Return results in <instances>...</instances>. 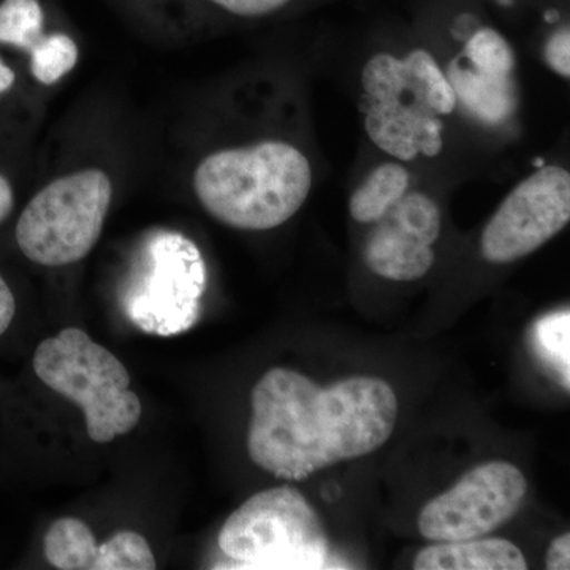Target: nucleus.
I'll use <instances>...</instances> for the list:
<instances>
[{
    "label": "nucleus",
    "instance_id": "obj_1",
    "mask_svg": "<svg viewBox=\"0 0 570 570\" xmlns=\"http://www.w3.org/2000/svg\"><path fill=\"white\" fill-rule=\"evenodd\" d=\"M250 403L247 453L285 480H305L376 452L397 420L395 392L377 377H348L322 389L302 373L275 367L257 382Z\"/></svg>",
    "mask_w": 570,
    "mask_h": 570
},
{
    "label": "nucleus",
    "instance_id": "obj_2",
    "mask_svg": "<svg viewBox=\"0 0 570 570\" xmlns=\"http://www.w3.org/2000/svg\"><path fill=\"white\" fill-rule=\"evenodd\" d=\"M311 181V165L298 149L283 141H265L205 157L195 170L194 190L219 223L264 232L298 213Z\"/></svg>",
    "mask_w": 570,
    "mask_h": 570
},
{
    "label": "nucleus",
    "instance_id": "obj_3",
    "mask_svg": "<svg viewBox=\"0 0 570 570\" xmlns=\"http://www.w3.org/2000/svg\"><path fill=\"white\" fill-rule=\"evenodd\" d=\"M362 85L370 100L366 132L377 148L401 160L441 153V116L455 110L456 97L430 52L374 56Z\"/></svg>",
    "mask_w": 570,
    "mask_h": 570
},
{
    "label": "nucleus",
    "instance_id": "obj_4",
    "mask_svg": "<svg viewBox=\"0 0 570 570\" xmlns=\"http://www.w3.org/2000/svg\"><path fill=\"white\" fill-rule=\"evenodd\" d=\"M37 377L85 412L97 444L130 433L141 419V401L130 390L127 367L80 328L41 341L32 360Z\"/></svg>",
    "mask_w": 570,
    "mask_h": 570
},
{
    "label": "nucleus",
    "instance_id": "obj_5",
    "mask_svg": "<svg viewBox=\"0 0 570 570\" xmlns=\"http://www.w3.org/2000/svg\"><path fill=\"white\" fill-rule=\"evenodd\" d=\"M219 549L246 569H325L330 557L316 510L288 485L239 505L219 532Z\"/></svg>",
    "mask_w": 570,
    "mask_h": 570
},
{
    "label": "nucleus",
    "instance_id": "obj_6",
    "mask_svg": "<svg viewBox=\"0 0 570 570\" xmlns=\"http://www.w3.org/2000/svg\"><path fill=\"white\" fill-rule=\"evenodd\" d=\"M112 198V184L99 168L55 179L22 209L14 239L32 264H77L96 247Z\"/></svg>",
    "mask_w": 570,
    "mask_h": 570
},
{
    "label": "nucleus",
    "instance_id": "obj_7",
    "mask_svg": "<svg viewBox=\"0 0 570 570\" xmlns=\"http://www.w3.org/2000/svg\"><path fill=\"white\" fill-rule=\"evenodd\" d=\"M149 273L130 292L126 313L149 335L174 336L197 322L206 288L200 250L186 236L165 232L148 246Z\"/></svg>",
    "mask_w": 570,
    "mask_h": 570
},
{
    "label": "nucleus",
    "instance_id": "obj_8",
    "mask_svg": "<svg viewBox=\"0 0 570 570\" xmlns=\"http://www.w3.org/2000/svg\"><path fill=\"white\" fill-rule=\"evenodd\" d=\"M527 493V479L515 464H480L428 502L419 517L420 534L431 542L485 538L520 512Z\"/></svg>",
    "mask_w": 570,
    "mask_h": 570
},
{
    "label": "nucleus",
    "instance_id": "obj_9",
    "mask_svg": "<svg viewBox=\"0 0 570 570\" xmlns=\"http://www.w3.org/2000/svg\"><path fill=\"white\" fill-rule=\"evenodd\" d=\"M570 219V175L542 167L524 179L499 206L482 235L490 264H510L554 238Z\"/></svg>",
    "mask_w": 570,
    "mask_h": 570
},
{
    "label": "nucleus",
    "instance_id": "obj_10",
    "mask_svg": "<svg viewBox=\"0 0 570 570\" xmlns=\"http://www.w3.org/2000/svg\"><path fill=\"white\" fill-rule=\"evenodd\" d=\"M441 234V212L423 194H404L381 219L366 243L365 261L371 272L411 283L434 264L431 246Z\"/></svg>",
    "mask_w": 570,
    "mask_h": 570
},
{
    "label": "nucleus",
    "instance_id": "obj_11",
    "mask_svg": "<svg viewBox=\"0 0 570 570\" xmlns=\"http://www.w3.org/2000/svg\"><path fill=\"white\" fill-rule=\"evenodd\" d=\"M415 570H524L528 562L515 543L505 539L436 542L414 561Z\"/></svg>",
    "mask_w": 570,
    "mask_h": 570
},
{
    "label": "nucleus",
    "instance_id": "obj_12",
    "mask_svg": "<svg viewBox=\"0 0 570 570\" xmlns=\"http://www.w3.org/2000/svg\"><path fill=\"white\" fill-rule=\"evenodd\" d=\"M448 80L456 102L464 105L482 121H504L515 108L510 77H494L475 69H466L459 61L450 63Z\"/></svg>",
    "mask_w": 570,
    "mask_h": 570
},
{
    "label": "nucleus",
    "instance_id": "obj_13",
    "mask_svg": "<svg viewBox=\"0 0 570 570\" xmlns=\"http://www.w3.org/2000/svg\"><path fill=\"white\" fill-rule=\"evenodd\" d=\"M45 558L59 570H96L99 546L91 528L78 519H61L51 524L43 539Z\"/></svg>",
    "mask_w": 570,
    "mask_h": 570
},
{
    "label": "nucleus",
    "instance_id": "obj_14",
    "mask_svg": "<svg viewBox=\"0 0 570 570\" xmlns=\"http://www.w3.org/2000/svg\"><path fill=\"white\" fill-rule=\"evenodd\" d=\"M407 186L409 174L401 165H381L352 195V217L356 223H377L406 194Z\"/></svg>",
    "mask_w": 570,
    "mask_h": 570
},
{
    "label": "nucleus",
    "instance_id": "obj_15",
    "mask_svg": "<svg viewBox=\"0 0 570 570\" xmlns=\"http://www.w3.org/2000/svg\"><path fill=\"white\" fill-rule=\"evenodd\" d=\"M535 354L557 374L566 390L570 387V313L547 314L532 326Z\"/></svg>",
    "mask_w": 570,
    "mask_h": 570
},
{
    "label": "nucleus",
    "instance_id": "obj_16",
    "mask_svg": "<svg viewBox=\"0 0 570 570\" xmlns=\"http://www.w3.org/2000/svg\"><path fill=\"white\" fill-rule=\"evenodd\" d=\"M45 14L39 0L0 2V45L31 52L41 40Z\"/></svg>",
    "mask_w": 570,
    "mask_h": 570
},
{
    "label": "nucleus",
    "instance_id": "obj_17",
    "mask_svg": "<svg viewBox=\"0 0 570 570\" xmlns=\"http://www.w3.org/2000/svg\"><path fill=\"white\" fill-rule=\"evenodd\" d=\"M29 56L32 77L41 85L51 86L75 69L80 51L66 33H52L41 37Z\"/></svg>",
    "mask_w": 570,
    "mask_h": 570
},
{
    "label": "nucleus",
    "instance_id": "obj_18",
    "mask_svg": "<svg viewBox=\"0 0 570 570\" xmlns=\"http://www.w3.org/2000/svg\"><path fill=\"white\" fill-rule=\"evenodd\" d=\"M156 568L151 547L138 532H118L99 547L96 570H153Z\"/></svg>",
    "mask_w": 570,
    "mask_h": 570
},
{
    "label": "nucleus",
    "instance_id": "obj_19",
    "mask_svg": "<svg viewBox=\"0 0 570 570\" xmlns=\"http://www.w3.org/2000/svg\"><path fill=\"white\" fill-rule=\"evenodd\" d=\"M472 69L494 77H509L515 66L512 48L504 37L493 29H480L472 33L463 51Z\"/></svg>",
    "mask_w": 570,
    "mask_h": 570
},
{
    "label": "nucleus",
    "instance_id": "obj_20",
    "mask_svg": "<svg viewBox=\"0 0 570 570\" xmlns=\"http://www.w3.org/2000/svg\"><path fill=\"white\" fill-rule=\"evenodd\" d=\"M546 58L550 69L560 73L561 77H570V32L569 29H561L549 40L546 48Z\"/></svg>",
    "mask_w": 570,
    "mask_h": 570
},
{
    "label": "nucleus",
    "instance_id": "obj_21",
    "mask_svg": "<svg viewBox=\"0 0 570 570\" xmlns=\"http://www.w3.org/2000/svg\"><path fill=\"white\" fill-rule=\"evenodd\" d=\"M212 2L239 17H262L279 10L288 0H212Z\"/></svg>",
    "mask_w": 570,
    "mask_h": 570
},
{
    "label": "nucleus",
    "instance_id": "obj_22",
    "mask_svg": "<svg viewBox=\"0 0 570 570\" xmlns=\"http://www.w3.org/2000/svg\"><path fill=\"white\" fill-rule=\"evenodd\" d=\"M547 569L569 570L570 569V534L564 532L560 538L550 543L547 551Z\"/></svg>",
    "mask_w": 570,
    "mask_h": 570
},
{
    "label": "nucleus",
    "instance_id": "obj_23",
    "mask_svg": "<svg viewBox=\"0 0 570 570\" xmlns=\"http://www.w3.org/2000/svg\"><path fill=\"white\" fill-rule=\"evenodd\" d=\"M17 314V298L6 277L0 273V336L10 328Z\"/></svg>",
    "mask_w": 570,
    "mask_h": 570
},
{
    "label": "nucleus",
    "instance_id": "obj_24",
    "mask_svg": "<svg viewBox=\"0 0 570 570\" xmlns=\"http://www.w3.org/2000/svg\"><path fill=\"white\" fill-rule=\"evenodd\" d=\"M14 209L13 184L6 175L0 174V225L7 223Z\"/></svg>",
    "mask_w": 570,
    "mask_h": 570
},
{
    "label": "nucleus",
    "instance_id": "obj_25",
    "mask_svg": "<svg viewBox=\"0 0 570 570\" xmlns=\"http://www.w3.org/2000/svg\"><path fill=\"white\" fill-rule=\"evenodd\" d=\"M17 82V73L11 69L9 63L0 58V97L7 96L14 88Z\"/></svg>",
    "mask_w": 570,
    "mask_h": 570
},
{
    "label": "nucleus",
    "instance_id": "obj_26",
    "mask_svg": "<svg viewBox=\"0 0 570 570\" xmlns=\"http://www.w3.org/2000/svg\"><path fill=\"white\" fill-rule=\"evenodd\" d=\"M546 20L549 21V22L550 21H557L558 20L557 11H549V13H547Z\"/></svg>",
    "mask_w": 570,
    "mask_h": 570
},
{
    "label": "nucleus",
    "instance_id": "obj_27",
    "mask_svg": "<svg viewBox=\"0 0 570 570\" xmlns=\"http://www.w3.org/2000/svg\"><path fill=\"white\" fill-rule=\"evenodd\" d=\"M534 164H535V167H542L543 160L542 159H538V160H535Z\"/></svg>",
    "mask_w": 570,
    "mask_h": 570
}]
</instances>
